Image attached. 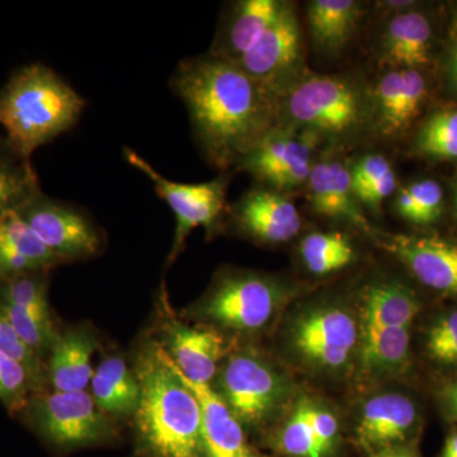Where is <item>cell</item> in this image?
Returning a JSON list of instances; mask_svg holds the SVG:
<instances>
[{"label":"cell","instance_id":"cell-1","mask_svg":"<svg viewBox=\"0 0 457 457\" xmlns=\"http://www.w3.org/2000/svg\"><path fill=\"white\" fill-rule=\"evenodd\" d=\"M170 88L187 108L204 158L222 171L236 168L278 125V98L239 66L210 54L183 60Z\"/></svg>","mask_w":457,"mask_h":457},{"label":"cell","instance_id":"cell-2","mask_svg":"<svg viewBox=\"0 0 457 457\" xmlns=\"http://www.w3.org/2000/svg\"><path fill=\"white\" fill-rule=\"evenodd\" d=\"M141 446L153 457H204L203 411L197 396L171 366L163 345H153L137 362Z\"/></svg>","mask_w":457,"mask_h":457},{"label":"cell","instance_id":"cell-3","mask_svg":"<svg viewBox=\"0 0 457 457\" xmlns=\"http://www.w3.org/2000/svg\"><path fill=\"white\" fill-rule=\"evenodd\" d=\"M87 104L49 66L33 62L17 69L0 89V126L8 145L25 159L71 130Z\"/></svg>","mask_w":457,"mask_h":457},{"label":"cell","instance_id":"cell-4","mask_svg":"<svg viewBox=\"0 0 457 457\" xmlns=\"http://www.w3.org/2000/svg\"><path fill=\"white\" fill-rule=\"evenodd\" d=\"M278 123L345 143L372 126L370 92L345 75L305 71L279 96Z\"/></svg>","mask_w":457,"mask_h":457},{"label":"cell","instance_id":"cell-5","mask_svg":"<svg viewBox=\"0 0 457 457\" xmlns=\"http://www.w3.org/2000/svg\"><path fill=\"white\" fill-rule=\"evenodd\" d=\"M26 409L36 432L59 451L106 444L117 436L110 416L87 392L35 395Z\"/></svg>","mask_w":457,"mask_h":457},{"label":"cell","instance_id":"cell-6","mask_svg":"<svg viewBox=\"0 0 457 457\" xmlns=\"http://www.w3.org/2000/svg\"><path fill=\"white\" fill-rule=\"evenodd\" d=\"M286 296L287 290L276 279L252 272L228 273L219 278L198 311L221 327L254 332L270 323Z\"/></svg>","mask_w":457,"mask_h":457},{"label":"cell","instance_id":"cell-7","mask_svg":"<svg viewBox=\"0 0 457 457\" xmlns=\"http://www.w3.org/2000/svg\"><path fill=\"white\" fill-rule=\"evenodd\" d=\"M128 163L145 174L154 185L158 196L168 204L176 216V234L168 263L176 260L192 230L204 227L212 231L227 207L228 177L203 183H179L162 176L152 164L130 147L123 149Z\"/></svg>","mask_w":457,"mask_h":457},{"label":"cell","instance_id":"cell-8","mask_svg":"<svg viewBox=\"0 0 457 457\" xmlns=\"http://www.w3.org/2000/svg\"><path fill=\"white\" fill-rule=\"evenodd\" d=\"M236 65L278 98L302 77L306 69L302 29L294 4L285 3L281 13Z\"/></svg>","mask_w":457,"mask_h":457},{"label":"cell","instance_id":"cell-9","mask_svg":"<svg viewBox=\"0 0 457 457\" xmlns=\"http://www.w3.org/2000/svg\"><path fill=\"white\" fill-rule=\"evenodd\" d=\"M318 144L309 132L278 123L236 168L284 194L308 183Z\"/></svg>","mask_w":457,"mask_h":457},{"label":"cell","instance_id":"cell-10","mask_svg":"<svg viewBox=\"0 0 457 457\" xmlns=\"http://www.w3.org/2000/svg\"><path fill=\"white\" fill-rule=\"evenodd\" d=\"M220 395L240 423L258 426L285 399L286 383L269 363L252 353L228 359L220 375Z\"/></svg>","mask_w":457,"mask_h":457},{"label":"cell","instance_id":"cell-11","mask_svg":"<svg viewBox=\"0 0 457 457\" xmlns=\"http://www.w3.org/2000/svg\"><path fill=\"white\" fill-rule=\"evenodd\" d=\"M290 337L295 351L312 368L338 370L350 362L360 329L345 308L327 305L297 317Z\"/></svg>","mask_w":457,"mask_h":457},{"label":"cell","instance_id":"cell-12","mask_svg":"<svg viewBox=\"0 0 457 457\" xmlns=\"http://www.w3.org/2000/svg\"><path fill=\"white\" fill-rule=\"evenodd\" d=\"M17 212L60 261L92 257L101 249L97 228L82 212L42 191Z\"/></svg>","mask_w":457,"mask_h":457},{"label":"cell","instance_id":"cell-13","mask_svg":"<svg viewBox=\"0 0 457 457\" xmlns=\"http://www.w3.org/2000/svg\"><path fill=\"white\" fill-rule=\"evenodd\" d=\"M376 240L423 285L440 293L457 295V243L404 234H380Z\"/></svg>","mask_w":457,"mask_h":457},{"label":"cell","instance_id":"cell-14","mask_svg":"<svg viewBox=\"0 0 457 457\" xmlns=\"http://www.w3.org/2000/svg\"><path fill=\"white\" fill-rule=\"evenodd\" d=\"M427 98V84L420 71L393 69L370 92L372 126L385 139L399 137L416 121Z\"/></svg>","mask_w":457,"mask_h":457},{"label":"cell","instance_id":"cell-15","mask_svg":"<svg viewBox=\"0 0 457 457\" xmlns=\"http://www.w3.org/2000/svg\"><path fill=\"white\" fill-rule=\"evenodd\" d=\"M233 218L243 233L272 245L288 242L302 228L296 206L270 187L249 189L234 206Z\"/></svg>","mask_w":457,"mask_h":457},{"label":"cell","instance_id":"cell-16","mask_svg":"<svg viewBox=\"0 0 457 457\" xmlns=\"http://www.w3.org/2000/svg\"><path fill=\"white\" fill-rule=\"evenodd\" d=\"M170 362L200 402L203 411L204 457H260L249 446L242 423L234 416L220 394L215 392L210 385L188 380L180 374L171 359Z\"/></svg>","mask_w":457,"mask_h":457},{"label":"cell","instance_id":"cell-17","mask_svg":"<svg viewBox=\"0 0 457 457\" xmlns=\"http://www.w3.org/2000/svg\"><path fill=\"white\" fill-rule=\"evenodd\" d=\"M309 201L312 210L327 218L351 222L363 231H371L368 219L361 210L350 168L337 159H323L312 165L308 183Z\"/></svg>","mask_w":457,"mask_h":457},{"label":"cell","instance_id":"cell-18","mask_svg":"<svg viewBox=\"0 0 457 457\" xmlns=\"http://www.w3.org/2000/svg\"><path fill=\"white\" fill-rule=\"evenodd\" d=\"M285 3L282 0H240L234 3L219 29L210 55L236 64L281 13Z\"/></svg>","mask_w":457,"mask_h":457},{"label":"cell","instance_id":"cell-19","mask_svg":"<svg viewBox=\"0 0 457 457\" xmlns=\"http://www.w3.org/2000/svg\"><path fill=\"white\" fill-rule=\"evenodd\" d=\"M417 408L407 396L383 394L366 402L361 411L357 437L365 449H389L404 440L416 425Z\"/></svg>","mask_w":457,"mask_h":457},{"label":"cell","instance_id":"cell-20","mask_svg":"<svg viewBox=\"0 0 457 457\" xmlns=\"http://www.w3.org/2000/svg\"><path fill=\"white\" fill-rule=\"evenodd\" d=\"M168 348L180 374L196 384L210 385L224 354V339L212 329L174 324L168 328Z\"/></svg>","mask_w":457,"mask_h":457},{"label":"cell","instance_id":"cell-21","mask_svg":"<svg viewBox=\"0 0 457 457\" xmlns=\"http://www.w3.org/2000/svg\"><path fill=\"white\" fill-rule=\"evenodd\" d=\"M98 347L95 333L86 328L66 330L50 350L47 375L59 393L86 392L92 381V356Z\"/></svg>","mask_w":457,"mask_h":457},{"label":"cell","instance_id":"cell-22","mask_svg":"<svg viewBox=\"0 0 457 457\" xmlns=\"http://www.w3.org/2000/svg\"><path fill=\"white\" fill-rule=\"evenodd\" d=\"M420 311L416 294L394 279L369 285L362 294L360 336L387 329L411 327Z\"/></svg>","mask_w":457,"mask_h":457},{"label":"cell","instance_id":"cell-23","mask_svg":"<svg viewBox=\"0 0 457 457\" xmlns=\"http://www.w3.org/2000/svg\"><path fill=\"white\" fill-rule=\"evenodd\" d=\"M432 26L425 14L403 11L387 23L381 42L383 60L394 69H418L429 62Z\"/></svg>","mask_w":457,"mask_h":457},{"label":"cell","instance_id":"cell-24","mask_svg":"<svg viewBox=\"0 0 457 457\" xmlns=\"http://www.w3.org/2000/svg\"><path fill=\"white\" fill-rule=\"evenodd\" d=\"M362 17L354 0H312L308 5L312 45L326 56H337L348 46Z\"/></svg>","mask_w":457,"mask_h":457},{"label":"cell","instance_id":"cell-25","mask_svg":"<svg viewBox=\"0 0 457 457\" xmlns=\"http://www.w3.org/2000/svg\"><path fill=\"white\" fill-rule=\"evenodd\" d=\"M90 385V395L108 416H130L139 407V380L121 357L110 356L102 361L95 370Z\"/></svg>","mask_w":457,"mask_h":457},{"label":"cell","instance_id":"cell-26","mask_svg":"<svg viewBox=\"0 0 457 457\" xmlns=\"http://www.w3.org/2000/svg\"><path fill=\"white\" fill-rule=\"evenodd\" d=\"M411 327L387 328L360 336L361 363L374 374H396L411 359Z\"/></svg>","mask_w":457,"mask_h":457},{"label":"cell","instance_id":"cell-27","mask_svg":"<svg viewBox=\"0 0 457 457\" xmlns=\"http://www.w3.org/2000/svg\"><path fill=\"white\" fill-rule=\"evenodd\" d=\"M40 192L31 161L17 154L5 139H0V218L18 212Z\"/></svg>","mask_w":457,"mask_h":457},{"label":"cell","instance_id":"cell-28","mask_svg":"<svg viewBox=\"0 0 457 457\" xmlns=\"http://www.w3.org/2000/svg\"><path fill=\"white\" fill-rule=\"evenodd\" d=\"M300 254L306 269L318 276L341 270L354 260L350 239L338 231L309 234L300 243Z\"/></svg>","mask_w":457,"mask_h":457},{"label":"cell","instance_id":"cell-29","mask_svg":"<svg viewBox=\"0 0 457 457\" xmlns=\"http://www.w3.org/2000/svg\"><path fill=\"white\" fill-rule=\"evenodd\" d=\"M0 243L31 262L41 272H46L62 262L42 243L17 212L5 213L0 218Z\"/></svg>","mask_w":457,"mask_h":457},{"label":"cell","instance_id":"cell-30","mask_svg":"<svg viewBox=\"0 0 457 457\" xmlns=\"http://www.w3.org/2000/svg\"><path fill=\"white\" fill-rule=\"evenodd\" d=\"M414 147L420 154L437 161L457 159V108H442L420 126Z\"/></svg>","mask_w":457,"mask_h":457},{"label":"cell","instance_id":"cell-31","mask_svg":"<svg viewBox=\"0 0 457 457\" xmlns=\"http://www.w3.org/2000/svg\"><path fill=\"white\" fill-rule=\"evenodd\" d=\"M0 312L13 326L18 336L38 356L50 352L59 333L51 318L50 308H27V306L0 303Z\"/></svg>","mask_w":457,"mask_h":457},{"label":"cell","instance_id":"cell-32","mask_svg":"<svg viewBox=\"0 0 457 457\" xmlns=\"http://www.w3.org/2000/svg\"><path fill=\"white\" fill-rule=\"evenodd\" d=\"M395 207L407 221L417 225L432 224L438 220L444 210V191L436 180H418L399 192Z\"/></svg>","mask_w":457,"mask_h":457},{"label":"cell","instance_id":"cell-33","mask_svg":"<svg viewBox=\"0 0 457 457\" xmlns=\"http://www.w3.org/2000/svg\"><path fill=\"white\" fill-rule=\"evenodd\" d=\"M41 381L22 363L0 353V402L11 413L29 407Z\"/></svg>","mask_w":457,"mask_h":457},{"label":"cell","instance_id":"cell-34","mask_svg":"<svg viewBox=\"0 0 457 457\" xmlns=\"http://www.w3.org/2000/svg\"><path fill=\"white\" fill-rule=\"evenodd\" d=\"M279 449L293 457H326L321 449L311 417H309V400L303 399L286 420L278 435Z\"/></svg>","mask_w":457,"mask_h":457},{"label":"cell","instance_id":"cell-35","mask_svg":"<svg viewBox=\"0 0 457 457\" xmlns=\"http://www.w3.org/2000/svg\"><path fill=\"white\" fill-rule=\"evenodd\" d=\"M427 350L436 362L457 366V311L436 320L427 336Z\"/></svg>","mask_w":457,"mask_h":457},{"label":"cell","instance_id":"cell-36","mask_svg":"<svg viewBox=\"0 0 457 457\" xmlns=\"http://www.w3.org/2000/svg\"><path fill=\"white\" fill-rule=\"evenodd\" d=\"M0 353L25 365L42 383L45 370L41 357L22 341L2 312H0Z\"/></svg>","mask_w":457,"mask_h":457},{"label":"cell","instance_id":"cell-37","mask_svg":"<svg viewBox=\"0 0 457 457\" xmlns=\"http://www.w3.org/2000/svg\"><path fill=\"white\" fill-rule=\"evenodd\" d=\"M392 164L381 154H366L361 156L350 168L352 187L354 194H360L363 189L374 185L378 179H383L386 174L392 173Z\"/></svg>","mask_w":457,"mask_h":457},{"label":"cell","instance_id":"cell-38","mask_svg":"<svg viewBox=\"0 0 457 457\" xmlns=\"http://www.w3.org/2000/svg\"><path fill=\"white\" fill-rule=\"evenodd\" d=\"M309 417L321 449L329 455L338 437V420L329 411L312 402H309Z\"/></svg>","mask_w":457,"mask_h":457},{"label":"cell","instance_id":"cell-39","mask_svg":"<svg viewBox=\"0 0 457 457\" xmlns=\"http://www.w3.org/2000/svg\"><path fill=\"white\" fill-rule=\"evenodd\" d=\"M395 188L396 176L395 171L393 170L392 173L386 174L383 179L375 182L374 185L363 189L356 197L361 206L369 207L372 212H378L385 198L392 196Z\"/></svg>","mask_w":457,"mask_h":457},{"label":"cell","instance_id":"cell-40","mask_svg":"<svg viewBox=\"0 0 457 457\" xmlns=\"http://www.w3.org/2000/svg\"><path fill=\"white\" fill-rule=\"evenodd\" d=\"M440 395L447 413L457 420V378L445 385Z\"/></svg>","mask_w":457,"mask_h":457},{"label":"cell","instance_id":"cell-41","mask_svg":"<svg viewBox=\"0 0 457 457\" xmlns=\"http://www.w3.org/2000/svg\"><path fill=\"white\" fill-rule=\"evenodd\" d=\"M447 71H449V79L451 86L457 92V31L451 44L449 53V62H447Z\"/></svg>","mask_w":457,"mask_h":457},{"label":"cell","instance_id":"cell-42","mask_svg":"<svg viewBox=\"0 0 457 457\" xmlns=\"http://www.w3.org/2000/svg\"><path fill=\"white\" fill-rule=\"evenodd\" d=\"M376 457H417L411 450L404 447H389V449L381 450Z\"/></svg>","mask_w":457,"mask_h":457},{"label":"cell","instance_id":"cell-43","mask_svg":"<svg viewBox=\"0 0 457 457\" xmlns=\"http://www.w3.org/2000/svg\"><path fill=\"white\" fill-rule=\"evenodd\" d=\"M441 457H457V433L447 438Z\"/></svg>","mask_w":457,"mask_h":457},{"label":"cell","instance_id":"cell-44","mask_svg":"<svg viewBox=\"0 0 457 457\" xmlns=\"http://www.w3.org/2000/svg\"><path fill=\"white\" fill-rule=\"evenodd\" d=\"M453 204H455V215L457 218V185H456V188H455V200H453Z\"/></svg>","mask_w":457,"mask_h":457}]
</instances>
